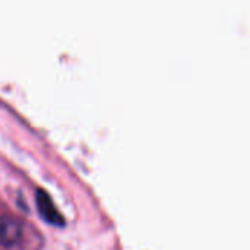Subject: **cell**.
I'll return each instance as SVG.
<instances>
[{
  "instance_id": "2",
  "label": "cell",
  "mask_w": 250,
  "mask_h": 250,
  "mask_svg": "<svg viewBox=\"0 0 250 250\" xmlns=\"http://www.w3.org/2000/svg\"><path fill=\"white\" fill-rule=\"evenodd\" d=\"M22 236V224L19 220L3 215L0 217V243L4 246H13Z\"/></svg>"
},
{
  "instance_id": "1",
  "label": "cell",
  "mask_w": 250,
  "mask_h": 250,
  "mask_svg": "<svg viewBox=\"0 0 250 250\" xmlns=\"http://www.w3.org/2000/svg\"><path fill=\"white\" fill-rule=\"evenodd\" d=\"M35 201H37V207H38V211H40L41 217L47 223L54 224V226H63L64 224L63 215L59 212L57 207L51 201L47 190H44L42 188H38L35 190Z\"/></svg>"
}]
</instances>
